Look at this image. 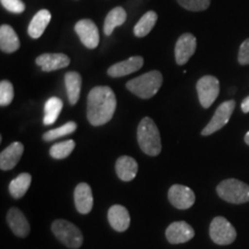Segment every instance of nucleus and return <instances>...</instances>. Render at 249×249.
<instances>
[{"label":"nucleus","instance_id":"nucleus-1","mask_svg":"<svg viewBox=\"0 0 249 249\" xmlns=\"http://www.w3.org/2000/svg\"><path fill=\"white\" fill-rule=\"evenodd\" d=\"M117 108V99L110 87H95L88 95L87 118L92 126H102L112 119Z\"/></svg>","mask_w":249,"mask_h":249},{"label":"nucleus","instance_id":"nucleus-2","mask_svg":"<svg viewBox=\"0 0 249 249\" xmlns=\"http://www.w3.org/2000/svg\"><path fill=\"white\" fill-rule=\"evenodd\" d=\"M138 142L141 150L148 156H158L161 151L160 134L151 118L145 117L138 127Z\"/></svg>","mask_w":249,"mask_h":249},{"label":"nucleus","instance_id":"nucleus-3","mask_svg":"<svg viewBox=\"0 0 249 249\" xmlns=\"http://www.w3.org/2000/svg\"><path fill=\"white\" fill-rule=\"evenodd\" d=\"M163 85V75L160 71H151L127 82L126 88L140 98L149 99L154 97Z\"/></svg>","mask_w":249,"mask_h":249},{"label":"nucleus","instance_id":"nucleus-4","mask_svg":"<svg viewBox=\"0 0 249 249\" xmlns=\"http://www.w3.org/2000/svg\"><path fill=\"white\" fill-rule=\"evenodd\" d=\"M52 233L61 244L71 249L80 248L83 244L82 232L73 223L65 219H57L52 223Z\"/></svg>","mask_w":249,"mask_h":249},{"label":"nucleus","instance_id":"nucleus-5","mask_svg":"<svg viewBox=\"0 0 249 249\" xmlns=\"http://www.w3.org/2000/svg\"><path fill=\"white\" fill-rule=\"evenodd\" d=\"M217 194L230 203H247L249 202V186L238 179H226L217 186Z\"/></svg>","mask_w":249,"mask_h":249},{"label":"nucleus","instance_id":"nucleus-6","mask_svg":"<svg viewBox=\"0 0 249 249\" xmlns=\"http://www.w3.org/2000/svg\"><path fill=\"white\" fill-rule=\"evenodd\" d=\"M210 238L217 245H231L236 238V231L226 218L216 217L210 224Z\"/></svg>","mask_w":249,"mask_h":249},{"label":"nucleus","instance_id":"nucleus-7","mask_svg":"<svg viewBox=\"0 0 249 249\" xmlns=\"http://www.w3.org/2000/svg\"><path fill=\"white\" fill-rule=\"evenodd\" d=\"M196 89L202 107L209 108L219 95V81L213 75H205L198 80Z\"/></svg>","mask_w":249,"mask_h":249},{"label":"nucleus","instance_id":"nucleus-8","mask_svg":"<svg viewBox=\"0 0 249 249\" xmlns=\"http://www.w3.org/2000/svg\"><path fill=\"white\" fill-rule=\"evenodd\" d=\"M235 108V102L234 101H227L224 102L219 107H217L216 112H214L213 117L211 118L209 124L204 127L202 130V135L208 136L211 134L218 132L219 129H222L225 124L230 121L233 111Z\"/></svg>","mask_w":249,"mask_h":249},{"label":"nucleus","instance_id":"nucleus-9","mask_svg":"<svg viewBox=\"0 0 249 249\" xmlns=\"http://www.w3.org/2000/svg\"><path fill=\"white\" fill-rule=\"evenodd\" d=\"M169 201L177 209L186 210L195 203V194L189 187L173 185L169 189Z\"/></svg>","mask_w":249,"mask_h":249},{"label":"nucleus","instance_id":"nucleus-10","mask_svg":"<svg viewBox=\"0 0 249 249\" xmlns=\"http://www.w3.org/2000/svg\"><path fill=\"white\" fill-rule=\"evenodd\" d=\"M75 31L82 44L88 49L97 48L99 43L98 28L91 20L83 18L75 24Z\"/></svg>","mask_w":249,"mask_h":249},{"label":"nucleus","instance_id":"nucleus-11","mask_svg":"<svg viewBox=\"0 0 249 249\" xmlns=\"http://www.w3.org/2000/svg\"><path fill=\"white\" fill-rule=\"evenodd\" d=\"M165 235L170 244L179 245L192 240L195 235V231L188 223L180 220L171 224L166 229Z\"/></svg>","mask_w":249,"mask_h":249},{"label":"nucleus","instance_id":"nucleus-12","mask_svg":"<svg viewBox=\"0 0 249 249\" xmlns=\"http://www.w3.org/2000/svg\"><path fill=\"white\" fill-rule=\"evenodd\" d=\"M196 51V38L192 34H182L177 40L174 53H176L177 64L182 66L193 57Z\"/></svg>","mask_w":249,"mask_h":249},{"label":"nucleus","instance_id":"nucleus-13","mask_svg":"<svg viewBox=\"0 0 249 249\" xmlns=\"http://www.w3.org/2000/svg\"><path fill=\"white\" fill-rule=\"evenodd\" d=\"M7 224L12 232L20 238H26L30 233V224L22 211L18 208H11L7 213Z\"/></svg>","mask_w":249,"mask_h":249},{"label":"nucleus","instance_id":"nucleus-14","mask_svg":"<svg viewBox=\"0 0 249 249\" xmlns=\"http://www.w3.org/2000/svg\"><path fill=\"white\" fill-rule=\"evenodd\" d=\"M74 202H75L76 210L80 213L87 214L92 210L93 196L91 187L88 183L81 182L75 187V191H74Z\"/></svg>","mask_w":249,"mask_h":249},{"label":"nucleus","instance_id":"nucleus-15","mask_svg":"<svg viewBox=\"0 0 249 249\" xmlns=\"http://www.w3.org/2000/svg\"><path fill=\"white\" fill-rule=\"evenodd\" d=\"M24 147L21 142H14L4 149L0 154V169L8 171L17 166L22 157Z\"/></svg>","mask_w":249,"mask_h":249},{"label":"nucleus","instance_id":"nucleus-16","mask_svg":"<svg viewBox=\"0 0 249 249\" xmlns=\"http://www.w3.org/2000/svg\"><path fill=\"white\" fill-rule=\"evenodd\" d=\"M107 219L111 227L118 232H124L130 225V216L128 210L120 204L112 205L108 209Z\"/></svg>","mask_w":249,"mask_h":249},{"label":"nucleus","instance_id":"nucleus-17","mask_svg":"<svg viewBox=\"0 0 249 249\" xmlns=\"http://www.w3.org/2000/svg\"><path fill=\"white\" fill-rule=\"evenodd\" d=\"M36 64L43 71H53L67 67L71 59L64 53H44L36 58Z\"/></svg>","mask_w":249,"mask_h":249},{"label":"nucleus","instance_id":"nucleus-18","mask_svg":"<svg viewBox=\"0 0 249 249\" xmlns=\"http://www.w3.org/2000/svg\"><path fill=\"white\" fill-rule=\"evenodd\" d=\"M143 60L142 57L140 55H135L124 61L117 62V64L112 65V66L107 70V74L111 77H121L129 75V74L134 73V71L141 70L143 66Z\"/></svg>","mask_w":249,"mask_h":249},{"label":"nucleus","instance_id":"nucleus-19","mask_svg":"<svg viewBox=\"0 0 249 249\" xmlns=\"http://www.w3.org/2000/svg\"><path fill=\"white\" fill-rule=\"evenodd\" d=\"M139 171L138 161L129 156H121L116 161V172L123 181H132Z\"/></svg>","mask_w":249,"mask_h":249},{"label":"nucleus","instance_id":"nucleus-20","mask_svg":"<svg viewBox=\"0 0 249 249\" xmlns=\"http://www.w3.org/2000/svg\"><path fill=\"white\" fill-rule=\"evenodd\" d=\"M20 48V39L13 28L8 24L0 27V49L5 53H13Z\"/></svg>","mask_w":249,"mask_h":249},{"label":"nucleus","instance_id":"nucleus-21","mask_svg":"<svg viewBox=\"0 0 249 249\" xmlns=\"http://www.w3.org/2000/svg\"><path fill=\"white\" fill-rule=\"evenodd\" d=\"M51 13L48 9H42V11L37 12L31 20L29 27H28V34L31 38H39L43 35L50 21H51Z\"/></svg>","mask_w":249,"mask_h":249},{"label":"nucleus","instance_id":"nucleus-22","mask_svg":"<svg viewBox=\"0 0 249 249\" xmlns=\"http://www.w3.org/2000/svg\"><path fill=\"white\" fill-rule=\"evenodd\" d=\"M65 85H66L67 97L71 105H75L80 98L82 77L76 71H68L65 75Z\"/></svg>","mask_w":249,"mask_h":249},{"label":"nucleus","instance_id":"nucleus-23","mask_svg":"<svg viewBox=\"0 0 249 249\" xmlns=\"http://www.w3.org/2000/svg\"><path fill=\"white\" fill-rule=\"evenodd\" d=\"M126 18L127 13L123 7H116L112 9V11H110V13L107 15V18H105L104 22L105 35L110 36L117 27H119L121 24L124 23Z\"/></svg>","mask_w":249,"mask_h":249},{"label":"nucleus","instance_id":"nucleus-24","mask_svg":"<svg viewBox=\"0 0 249 249\" xmlns=\"http://www.w3.org/2000/svg\"><path fill=\"white\" fill-rule=\"evenodd\" d=\"M31 185V176L29 173H21L9 183V193L14 198H21L26 195Z\"/></svg>","mask_w":249,"mask_h":249},{"label":"nucleus","instance_id":"nucleus-25","mask_svg":"<svg viewBox=\"0 0 249 249\" xmlns=\"http://www.w3.org/2000/svg\"><path fill=\"white\" fill-rule=\"evenodd\" d=\"M158 15L156 12L149 11L143 17L140 18L139 22L134 27V34L136 37H144L147 36L149 33L155 27L156 22H157Z\"/></svg>","mask_w":249,"mask_h":249},{"label":"nucleus","instance_id":"nucleus-26","mask_svg":"<svg viewBox=\"0 0 249 249\" xmlns=\"http://www.w3.org/2000/svg\"><path fill=\"white\" fill-rule=\"evenodd\" d=\"M62 110V101L58 97H51L49 98L45 103L44 107V119L43 123L46 126L55 123V120L58 119L59 114Z\"/></svg>","mask_w":249,"mask_h":249},{"label":"nucleus","instance_id":"nucleus-27","mask_svg":"<svg viewBox=\"0 0 249 249\" xmlns=\"http://www.w3.org/2000/svg\"><path fill=\"white\" fill-rule=\"evenodd\" d=\"M75 148V142L73 140H67V141L55 143L50 149V155L54 160H64L71 154V151Z\"/></svg>","mask_w":249,"mask_h":249},{"label":"nucleus","instance_id":"nucleus-28","mask_svg":"<svg viewBox=\"0 0 249 249\" xmlns=\"http://www.w3.org/2000/svg\"><path fill=\"white\" fill-rule=\"evenodd\" d=\"M77 128V124L76 123H74V121H68L65 124H62L61 127H58V128H54V129H51L49 130V132L44 133V135H43V139L45 140V141H53L55 139H59V138H62V136H66V135H70V134L75 132V129Z\"/></svg>","mask_w":249,"mask_h":249},{"label":"nucleus","instance_id":"nucleus-29","mask_svg":"<svg viewBox=\"0 0 249 249\" xmlns=\"http://www.w3.org/2000/svg\"><path fill=\"white\" fill-rule=\"evenodd\" d=\"M14 98V88L7 80L0 82V105L7 107Z\"/></svg>","mask_w":249,"mask_h":249},{"label":"nucleus","instance_id":"nucleus-30","mask_svg":"<svg viewBox=\"0 0 249 249\" xmlns=\"http://www.w3.org/2000/svg\"><path fill=\"white\" fill-rule=\"evenodd\" d=\"M177 1L187 11L201 12L209 7L211 0H177Z\"/></svg>","mask_w":249,"mask_h":249},{"label":"nucleus","instance_id":"nucleus-31","mask_svg":"<svg viewBox=\"0 0 249 249\" xmlns=\"http://www.w3.org/2000/svg\"><path fill=\"white\" fill-rule=\"evenodd\" d=\"M0 2L7 11L15 14L22 13L26 9V5L21 0H0Z\"/></svg>","mask_w":249,"mask_h":249},{"label":"nucleus","instance_id":"nucleus-32","mask_svg":"<svg viewBox=\"0 0 249 249\" xmlns=\"http://www.w3.org/2000/svg\"><path fill=\"white\" fill-rule=\"evenodd\" d=\"M238 61L240 65H249V38L246 39L240 46Z\"/></svg>","mask_w":249,"mask_h":249},{"label":"nucleus","instance_id":"nucleus-33","mask_svg":"<svg viewBox=\"0 0 249 249\" xmlns=\"http://www.w3.org/2000/svg\"><path fill=\"white\" fill-rule=\"evenodd\" d=\"M241 110L244 113H248L249 112V96L248 97H246L244 101L241 103Z\"/></svg>","mask_w":249,"mask_h":249},{"label":"nucleus","instance_id":"nucleus-34","mask_svg":"<svg viewBox=\"0 0 249 249\" xmlns=\"http://www.w3.org/2000/svg\"><path fill=\"white\" fill-rule=\"evenodd\" d=\"M245 142L247 143V144L249 145V132H248V133L246 134V135H245Z\"/></svg>","mask_w":249,"mask_h":249}]
</instances>
